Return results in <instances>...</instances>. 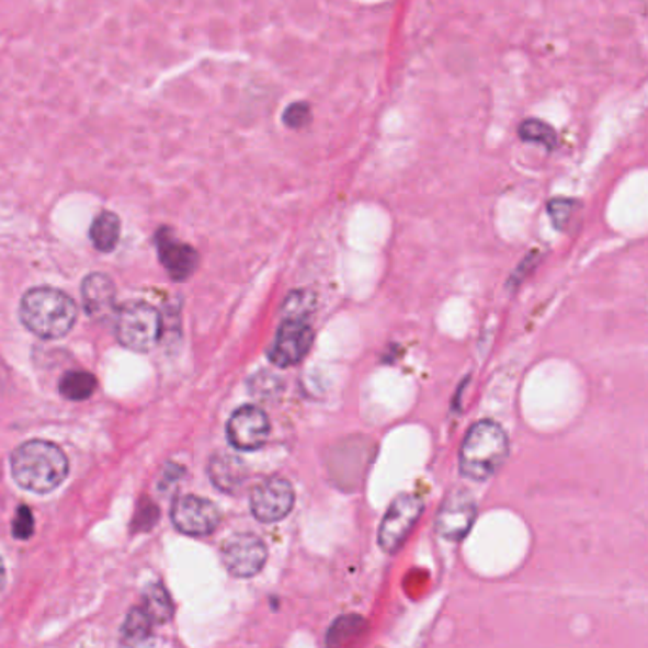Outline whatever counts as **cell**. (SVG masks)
I'll return each instance as SVG.
<instances>
[{"mask_svg":"<svg viewBox=\"0 0 648 648\" xmlns=\"http://www.w3.org/2000/svg\"><path fill=\"white\" fill-rule=\"evenodd\" d=\"M10 468L12 478L22 489L48 494L64 484L69 474V461L56 443L31 440L12 453Z\"/></svg>","mask_w":648,"mask_h":648,"instance_id":"6da1fadb","label":"cell"},{"mask_svg":"<svg viewBox=\"0 0 648 648\" xmlns=\"http://www.w3.org/2000/svg\"><path fill=\"white\" fill-rule=\"evenodd\" d=\"M77 303L56 287H33L23 295L20 318L33 336L54 341L71 333L77 323Z\"/></svg>","mask_w":648,"mask_h":648,"instance_id":"7a4b0ae2","label":"cell"},{"mask_svg":"<svg viewBox=\"0 0 648 648\" xmlns=\"http://www.w3.org/2000/svg\"><path fill=\"white\" fill-rule=\"evenodd\" d=\"M510 453L504 428L494 421H479L468 430L461 447V471L474 481H487L504 464Z\"/></svg>","mask_w":648,"mask_h":648,"instance_id":"3957f363","label":"cell"},{"mask_svg":"<svg viewBox=\"0 0 648 648\" xmlns=\"http://www.w3.org/2000/svg\"><path fill=\"white\" fill-rule=\"evenodd\" d=\"M116 339L134 352H149L157 346L162 333V320L157 308L147 303H128L118 308L114 318Z\"/></svg>","mask_w":648,"mask_h":648,"instance_id":"277c9868","label":"cell"},{"mask_svg":"<svg viewBox=\"0 0 648 648\" xmlns=\"http://www.w3.org/2000/svg\"><path fill=\"white\" fill-rule=\"evenodd\" d=\"M422 510L424 502L417 494H399L393 500L378 528V544L383 552L393 556L406 544L422 515Z\"/></svg>","mask_w":648,"mask_h":648,"instance_id":"5b68a950","label":"cell"},{"mask_svg":"<svg viewBox=\"0 0 648 648\" xmlns=\"http://www.w3.org/2000/svg\"><path fill=\"white\" fill-rule=\"evenodd\" d=\"M314 329L303 316H289L280 323L269 349V360L276 367H293L305 360L312 346Z\"/></svg>","mask_w":648,"mask_h":648,"instance_id":"8992f818","label":"cell"},{"mask_svg":"<svg viewBox=\"0 0 648 648\" xmlns=\"http://www.w3.org/2000/svg\"><path fill=\"white\" fill-rule=\"evenodd\" d=\"M171 520L183 535L207 536L219 527L221 512L212 500L194 497V494H183L173 500Z\"/></svg>","mask_w":648,"mask_h":648,"instance_id":"52a82bcc","label":"cell"},{"mask_svg":"<svg viewBox=\"0 0 648 648\" xmlns=\"http://www.w3.org/2000/svg\"><path fill=\"white\" fill-rule=\"evenodd\" d=\"M251 513L261 523H276L292 513L295 491L284 478H269L251 492Z\"/></svg>","mask_w":648,"mask_h":648,"instance_id":"ba28073f","label":"cell"},{"mask_svg":"<svg viewBox=\"0 0 648 648\" xmlns=\"http://www.w3.org/2000/svg\"><path fill=\"white\" fill-rule=\"evenodd\" d=\"M223 564L232 577L251 578L259 575L266 564V546L255 535L230 536L221 549Z\"/></svg>","mask_w":648,"mask_h":648,"instance_id":"9c48e42d","label":"cell"},{"mask_svg":"<svg viewBox=\"0 0 648 648\" xmlns=\"http://www.w3.org/2000/svg\"><path fill=\"white\" fill-rule=\"evenodd\" d=\"M271 435V421L263 409L243 406L228 419V443L238 451H259Z\"/></svg>","mask_w":648,"mask_h":648,"instance_id":"30bf717a","label":"cell"},{"mask_svg":"<svg viewBox=\"0 0 648 648\" xmlns=\"http://www.w3.org/2000/svg\"><path fill=\"white\" fill-rule=\"evenodd\" d=\"M476 515L478 507L470 492H453L440 508V513L435 518V531L445 541H463L464 536L470 533Z\"/></svg>","mask_w":648,"mask_h":648,"instance_id":"8fae6325","label":"cell"},{"mask_svg":"<svg viewBox=\"0 0 648 648\" xmlns=\"http://www.w3.org/2000/svg\"><path fill=\"white\" fill-rule=\"evenodd\" d=\"M155 242H157L158 259L171 280L185 282L186 278H191V274L198 269V251L189 243L179 242L168 227L158 230Z\"/></svg>","mask_w":648,"mask_h":648,"instance_id":"7c38bea8","label":"cell"},{"mask_svg":"<svg viewBox=\"0 0 648 648\" xmlns=\"http://www.w3.org/2000/svg\"><path fill=\"white\" fill-rule=\"evenodd\" d=\"M82 303L92 320L107 321L116 318V287L103 272H92L82 280Z\"/></svg>","mask_w":648,"mask_h":648,"instance_id":"4fadbf2b","label":"cell"},{"mask_svg":"<svg viewBox=\"0 0 648 648\" xmlns=\"http://www.w3.org/2000/svg\"><path fill=\"white\" fill-rule=\"evenodd\" d=\"M207 474L212 484L219 489V491L227 492V494H235V492L242 489L246 479H248V470L246 464L236 458V456L227 455V453H217L212 456L209 466H207Z\"/></svg>","mask_w":648,"mask_h":648,"instance_id":"5bb4252c","label":"cell"},{"mask_svg":"<svg viewBox=\"0 0 648 648\" xmlns=\"http://www.w3.org/2000/svg\"><path fill=\"white\" fill-rule=\"evenodd\" d=\"M155 624L143 613L141 606L129 611L121 632V648H155Z\"/></svg>","mask_w":648,"mask_h":648,"instance_id":"9a60e30c","label":"cell"},{"mask_svg":"<svg viewBox=\"0 0 648 648\" xmlns=\"http://www.w3.org/2000/svg\"><path fill=\"white\" fill-rule=\"evenodd\" d=\"M365 632H367V622L362 616L346 614L329 627L326 645L328 648H354V645L364 637Z\"/></svg>","mask_w":648,"mask_h":648,"instance_id":"2e32d148","label":"cell"},{"mask_svg":"<svg viewBox=\"0 0 648 648\" xmlns=\"http://www.w3.org/2000/svg\"><path fill=\"white\" fill-rule=\"evenodd\" d=\"M90 238L95 246V250L113 251L116 243L121 240V219L118 215L113 212H103L93 219L92 228H90Z\"/></svg>","mask_w":648,"mask_h":648,"instance_id":"e0dca14e","label":"cell"},{"mask_svg":"<svg viewBox=\"0 0 648 648\" xmlns=\"http://www.w3.org/2000/svg\"><path fill=\"white\" fill-rule=\"evenodd\" d=\"M143 613L149 616V621L158 626V624H166L171 621L173 614V603H171L170 593L166 592L162 584H150L145 592H143Z\"/></svg>","mask_w":648,"mask_h":648,"instance_id":"ac0fdd59","label":"cell"},{"mask_svg":"<svg viewBox=\"0 0 648 648\" xmlns=\"http://www.w3.org/2000/svg\"><path fill=\"white\" fill-rule=\"evenodd\" d=\"M98 388V378L88 371H69L59 380V393L69 401H84L92 398Z\"/></svg>","mask_w":648,"mask_h":648,"instance_id":"d6986e66","label":"cell"},{"mask_svg":"<svg viewBox=\"0 0 648 648\" xmlns=\"http://www.w3.org/2000/svg\"><path fill=\"white\" fill-rule=\"evenodd\" d=\"M520 136L523 141L538 143L548 150H554L557 147L556 129L552 128L546 122L536 121V118L523 121L520 126Z\"/></svg>","mask_w":648,"mask_h":648,"instance_id":"ffe728a7","label":"cell"},{"mask_svg":"<svg viewBox=\"0 0 648 648\" xmlns=\"http://www.w3.org/2000/svg\"><path fill=\"white\" fill-rule=\"evenodd\" d=\"M35 533V518L27 507L18 508L14 518V527H12V535L18 541H29Z\"/></svg>","mask_w":648,"mask_h":648,"instance_id":"44dd1931","label":"cell"},{"mask_svg":"<svg viewBox=\"0 0 648 648\" xmlns=\"http://www.w3.org/2000/svg\"><path fill=\"white\" fill-rule=\"evenodd\" d=\"M282 118H284V124L287 128H303L310 121V107H308L307 103H293V105L285 109Z\"/></svg>","mask_w":648,"mask_h":648,"instance_id":"7402d4cb","label":"cell"},{"mask_svg":"<svg viewBox=\"0 0 648 648\" xmlns=\"http://www.w3.org/2000/svg\"><path fill=\"white\" fill-rule=\"evenodd\" d=\"M572 207H575V204L570 200H552L549 202V217H552V221H554L556 228H564L567 225Z\"/></svg>","mask_w":648,"mask_h":648,"instance_id":"603a6c76","label":"cell"},{"mask_svg":"<svg viewBox=\"0 0 648 648\" xmlns=\"http://www.w3.org/2000/svg\"><path fill=\"white\" fill-rule=\"evenodd\" d=\"M158 520V508L155 504H149L147 510H139L137 513L136 525L139 523L141 527H150V525H155V521Z\"/></svg>","mask_w":648,"mask_h":648,"instance_id":"cb8c5ba5","label":"cell"},{"mask_svg":"<svg viewBox=\"0 0 648 648\" xmlns=\"http://www.w3.org/2000/svg\"><path fill=\"white\" fill-rule=\"evenodd\" d=\"M4 582H7V570H4V564H2V559H0V592H2V588H4Z\"/></svg>","mask_w":648,"mask_h":648,"instance_id":"d4e9b609","label":"cell"}]
</instances>
